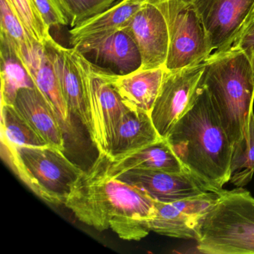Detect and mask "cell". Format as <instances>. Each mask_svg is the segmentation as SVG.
<instances>
[{
	"mask_svg": "<svg viewBox=\"0 0 254 254\" xmlns=\"http://www.w3.org/2000/svg\"><path fill=\"white\" fill-rule=\"evenodd\" d=\"M64 206L81 222L99 231L139 241L151 231L155 200L145 191L110 175L108 157L99 155L76 181Z\"/></svg>",
	"mask_w": 254,
	"mask_h": 254,
	"instance_id": "6da1fadb",
	"label": "cell"
},
{
	"mask_svg": "<svg viewBox=\"0 0 254 254\" xmlns=\"http://www.w3.org/2000/svg\"><path fill=\"white\" fill-rule=\"evenodd\" d=\"M166 139L186 171L208 191L218 193L230 182L233 145L201 84L192 106Z\"/></svg>",
	"mask_w": 254,
	"mask_h": 254,
	"instance_id": "7a4b0ae2",
	"label": "cell"
},
{
	"mask_svg": "<svg viewBox=\"0 0 254 254\" xmlns=\"http://www.w3.org/2000/svg\"><path fill=\"white\" fill-rule=\"evenodd\" d=\"M200 84L207 90L233 146L246 139L254 113V76L243 52L232 47L211 54Z\"/></svg>",
	"mask_w": 254,
	"mask_h": 254,
	"instance_id": "3957f363",
	"label": "cell"
},
{
	"mask_svg": "<svg viewBox=\"0 0 254 254\" xmlns=\"http://www.w3.org/2000/svg\"><path fill=\"white\" fill-rule=\"evenodd\" d=\"M204 254H254V197L237 187L222 190L205 217L197 240Z\"/></svg>",
	"mask_w": 254,
	"mask_h": 254,
	"instance_id": "277c9868",
	"label": "cell"
},
{
	"mask_svg": "<svg viewBox=\"0 0 254 254\" xmlns=\"http://www.w3.org/2000/svg\"><path fill=\"white\" fill-rule=\"evenodd\" d=\"M2 156L14 173L47 203L64 205L84 171L64 151L44 146H7Z\"/></svg>",
	"mask_w": 254,
	"mask_h": 254,
	"instance_id": "5b68a950",
	"label": "cell"
},
{
	"mask_svg": "<svg viewBox=\"0 0 254 254\" xmlns=\"http://www.w3.org/2000/svg\"><path fill=\"white\" fill-rule=\"evenodd\" d=\"M163 11L169 31L166 67L178 70L205 62L212 54L201 20L191 0H151Z\"/></svg>",
	"mask_w": 254,
	"mask_h": 254,
	"instance_id": "8992f818",
	"label": "cell"
},
{
	"mask_svg": "<svg viewBox=\"0 0 254 254\" xmlns=\"http://www.w3.org/2000/svg\"><path fill=\"white\" fill-rule=\"evenodd\" d=\"M205 62L195 66L166 69L151 118L162 139L169 137L176 123L191 108L204 70Z\"/></svg>",
	"mask_w": 254,
	"mask_h": 254,
	"instance_id": "52a82bcc",
	"label": "cell"
},
{
	"mask_svg": "<svg viewBox=\"0 0 254 254\" xmlns=\"http://www.w3.org/2000/svg\"><path fill=\"white\" fill-rule=\"evenodd\" d=\"M44 46L71 114L76 116L89 132L88 90L91 63L75 47L66 48L53 38Z\"/></svg>",
	"mask_w": 254,
	"mask_h": 254,
	"instance_id": "ba28073f",
	"label": "cell"
},
{
	"mask_svg": "<svg viewBox=\"0 0 254 254\" xmlns=\"http://www.w3.org/2000/svg\"><path fill=\"white\" fill-rule=\"evenodd\" d=\"M212 51H225L254 19V0H191Z\"/></svg>",
	"mask_w": 254,
	"mask_h": 254,
	"instance_id": "9c48e42d",
	"label": "cell"
},
{
	"mask_svg": "<svg viewBox=\"0 0 254 254\" xmlns=\"http://www.w3.org/2000/svg\"><path fill=\"white\" fill-rule=\"evenodd\" d=\"M128 110L117 90L95 72L92 65L88 90L89 133L99 155L108 156L116 129Z\"/></svg>",
	"mask_w": 254,
	"mask_h": 254,
	"instance_id": "30bf717a",
	"label": "cell"
},
{
	"mask_svg": "<svg viewBox=\"0 0 254 254\" xmlns=\"http://www.w3.org/2000/svg\"><path fill=\"white\" fill-rule=\"evenodd\" d=\"M218 196V193L207 192L172 203L155 201L150 230L169 237L197 240L202 223Z\"/></svg>",
	"mask_w": 254,
	"mask_h": 254,
	"instance_id": "8fae6325",
	"label": "cell"
},
{
	"mask_svg": "<svg viewBox=\"0 0 254 254\" xmlns=\"http://www.w3.org/2000/svg\"><path fill=\"white\" fill-rule=\"evenodd\" d=\"M133 38L141 56L140 69L165 67L169 47L167 20L156 2H146L123 28Z\"/></svg>",
	"mask_w": 254,
	"mask_h": 254,
	"instance_id": "7c38bea8",
	"label": "cell"
},
{
	"mask_svg": "<svg viewBox=\"0 0 254 254\" xmlns=\"http://www.w3.org/2000/svg\"><path fill=\"white\" fill-rule=\"evenodd\" d=\"M145 191L155 201L172 203L211 192L189 172L133 169L114 176Z\"/></svg>",
	"mask_w": 254,
	"mask_h": 254,
	"instance_id": "4fadbf2b",
	"label": "cell"
},
{
	"mask_svg": "<svg viewBox=\"0 0 254 254\" xmlns=\"http://www.w3.org/2000/svg\"><path fill=\"white\" fill-rule=\"evenodd\" d=\"M92 64L117 75H126L141 66L139 49L124 29L108 36L84 41L75 46Z\"/></svg>",
	"mask_w": 254,
	"mask_h": 254,
	"instance_id": "5bb4252c",
	"label": "cell"
},
{
	"mask_svg": "<svg viewBox=\"0 0 254 254\" xmlns=\"http://www.w3.org/2000/svg\"><path fill=\"white\" fill-rule=\"evenodd\" d=\"M15 54L35 87L51 107L64 132H69L72 129L71 113L64 99L45 46L36 43L30 48L16 52Z\"/></svg>",
	"mask_w": 254,
	"mask_h": 254,
	"instance_id": "9a60e30c",
	"label": "cell"
},
{
	"mask_svg": "<svg viewBox=\"0 0 254 254\" xmlns=\"http://www.w3.org/2000/svg\"><path fill=\"white\" fill-rule=\"evenodd\" d=\"M93 65L96 73L106 79L130 109L151 114L158 96L166 67L140 69L117 75Z\"/></svg>",
	"mask_w": 254,
	"mask_h": 254,
	"instance_id": "2e32d148",
	"label": "cell"
},
{
	"mask_svg": "<svg viewBox=\"0 0 254 254\" xmlns=\"http://www.w3.org/2000/svg\"><path fill=\"white\" fill-rule=\"evenodd\" d=\"M13 106L49 145L64 151L63 127L36 87L20 89Z\"/></svg>",
	"mask_w": 254,
	"mask_h": 254,
	"instance_id": "e0dca14e",
	"label": "cell"
},
{
	"mask_svg": "<svg viewBox=\"0 0 254 254\" xmlns=\"http://www.w3.org/2000/svg\"><path fill=\"white\" fill-rule=\"evenodd\" d=\"M161 139L150 114L129 108L116 129L107 157L116 161Z\"/></svg>",
	"mask_w": 254,
	"mask_h": 254,
	"instance_id": "ac0fdd59",
	"label": "cell"
},
{
	"mask_svg": "<svg viewBox=\"0 0 254 254\" xmlns=\"http://www.w3.org/2000/svg\"><path fill=\"white\" fill-rule=\"evenodd\" d=\"M150 0H120L103 12L90 17L69 30V44L108 36L123 29L128 20Z\"/></svg>",
	"mask_w": 254,
	"mask_h": 254,
	"instance_id": "d6986e66",
	"label": "cell"
},
{
	"mask_svg": "<svg viewBox=\"0 0 254 254\" xmlns=\"http://www.w3.org/2000/svg\"><path fill=\"white\" fill-rule=\"evenodd\" d=\"M140 169L169 172H187L167 139H161L120 160L108 159V170L114 177L130 169Z\"/></svg>",
	"mask_w": 254,
	"mask_h": 254,
	"instance_id": "ffe728a7",
	"label": "cell"
},
{
	"mask_svg": "<svg viewBox=\"0 0 254 254\" xmlns=\"http://www.w3.org/2000/svg\"><path fill=\"white\" fill-rule=\"evenodd\" d=\"M1 105H13L20 89L35 87L12 47L1 40Z\"/></svg>",
	"mask_w": 254,
	"mask_h": 254,
	"instance_id": "44dd1931",
	"label": "cell"
},
{
	"mask_svg": "<svg viewBox=\"0 0 254 254\" xmlns=\"http://www.w3.org/2000/svg\"><path fill=\"white\" fill-rule=\"evenodd\" d=\"M1 143L7 146L49 145L13 105H1Z\"/></svg>",
	"mask_w": 254,
	"mask_h": 254,
	"instance_id": "7402d4cb",
	"label": "cell"
},
{
	"mask_svg": "<svg viewBox=\"0 0 254 254\" xmlns=\"http://www.w3.org/2000/svg\"><path fill=\"white\" fill-rule=\"evenodd\" d=\"M230 182L237 187L249 184L254 174V113L251 117L249 135L233 146Z\"/></svg>",
	"mask_w": 254,
	"mask_h": 254,
	"instance_id": "603a6c76",
	"label": "cell"
},
{
	"mask_svg": "<svg viewBox=\"0 0 254 254\" xmlns=\"http://www.w3.org/2000/svg\"><path fill=\"white\" fill-rule=\"evenodd\" d=\"M0 39L6 41L14 52L30 48L36 44L29 36L8 0H0Z\"/></svg>",
	"mask_w": 254,
	"mask_h": 254,
	"instance_id": "cb8c5ba5",
	"label": "cell"
},
{
	"mask_svg": "<svg viewBox=\"0 0 254 254\" xmlns=\"http://www.w3.org/2000/svg\"><path fill=\"white\" fill-rule=\"evenodd\" d=\"M29 36L44 46L53 38L50 28L44 20L35 0H8Z\"/></svg>",
	"mask_w": 254,
	"mask_h": 254,
	"instance_id": "d4e9b609",
	"label": "cell"
},
{
	"mask_svg": "<svg viewBox=\"0 0 254 254\" xmlns=\"http://www.w3.org/2000/svg\"><path fill=\"white\" fill-rule=\"evenodd\" d=\"M73 28L93 16L103 12L120 0H61Z\"/></svg>",
	"mask_w": 254,
	"mask_h": 254,
	"instance_id": "484cf974",
	"label": "cell"
},
{
	"mask_svg": "<svg viewBox=\"0 0 254 254\" xmlns=\"http://www.w3.org/2000/svg\"><path fill=\"white\" fill-rule=\"evenodd\" d=\"M35 2L50 29L69 25L61 0H35Z\"/></svg>",
	"mask_w": 254,
	"mask_h": 254,
	"instance_id": "4316f807",
	"label": "cell"
},
{
	"mask_svg": "<svg viewBox=\"0 0 254 254\" xmlns=\"http://www.w3.org/2000/svg\"><path fill=\"white\" fill-rule=\"evenodd\" d=\"M233 47L243 52L248 58L254 76V19L244 29Z\"/></svg>",
	"mask_w": 254,
	"mask_h": 254,
	"instance_id": "83f0119b",
	"label": "cell"
},
{
	"mask_svg": "<svg viewBox=\"0 0 254 254\" xmlns=\"http://www.w3.org/2000/svg\"><path fill=\"white\" fill-rule=\"evenodd\" d=\"M157 1H160V0H157Z\"/></svg>",
	"mask_w": 254,
	"mask_h": 254,
	"instance_id": "f1b7e54d",
	"label": "cell"
}]
</instances>
